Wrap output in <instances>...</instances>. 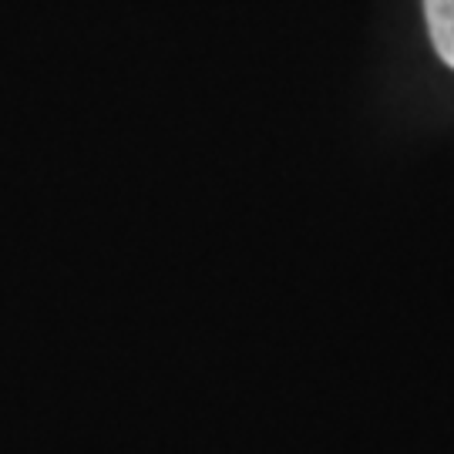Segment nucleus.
<instances>
[{
    "instance_id": "nucleus-1",
    "label": "nucleus",
    "mask_w": 454,
    "mask_h": 454,
    "mask_svg": "<svg viewBox=\"0 0 454 454\" xmlns=\"http://www.w3.org/2000/svg\"><path fill=\"white\" fill-rule=\"evenodd\" d=\"M424 17L438 58L454 67V0H424Z\"/></svg>"
}]
</instances>
